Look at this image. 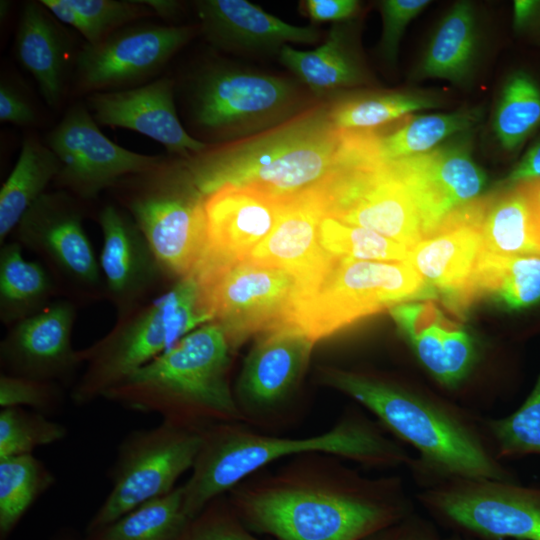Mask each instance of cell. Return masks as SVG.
Segmentation results:
<instances>
[{
  "label": "cell",
  "instance_id": "cell-11",
  "mask_svg": "<svg viewBox=\"0 0 540 540\" xmlns=\"http://www.w3.org/2000/svg\"><path fill=\"white\" fill-rule=\"evenodd\" d=\"M140 184L127 209L148 241L164 274L194 271L208 248L203 198L179 165L166 161L135 175Z\"/></svg>",
  "mask_w": 540,
  "mask_h": 540
},
{
  "label": "cell",
  "instance_id": "cell-22",
  "mask_svg": "<svg viewBox=\"0 0 540 540\" xmlns=\"http://www.w3.org/2000/svg\"><path fill=\"white\" fill-rule=\"evenodd\" d=\"M314 344L294 324L265 332L246 357L237 381L240 412L245 408L258 415L284 402L301 379Z\"/></svg>",
  "mask_w": 540,
  "mask_h": 540
},
{
  "label": "cell",
  "instance_id": "cell-18",
  "mask_svg": "<svg viewBox=\"0 0 540 540\" xmlns=\"http://www.w3.org/2000/svg\"><path fill=\"white\" fill-rule=\"evenodd\" d=\"M389 313L421 369L444 392L464 398L481 364L478 341L449 321L433 300L401 303Z\"/></svg>",
  "mask_w": 540,
  "mask_h": 540
},
{
  "label": "cell",
  "instance_id": "cell-43",
  "mask_svg": "<svg viewBox=\"0 0 540 540\" xmlns=\"http://www.w3.org/2000/svg\"><path fill=\"white\" fill-rule=\"evenodd\" d=\"M64 403L60 383L1 373L0 406L30 407L33 411L50 416Z\"/></svg>",
  "mask_w": 540,
  "mask_h": 540
},
{
  "label": "cell",
  "instance_id": "cell-1",
  "mask_svg": "<svg viewBox=\"0 0 540 540\" xmlns=\"http://www.w3.org/2000/svg\"><path fill=\"white\" fill-rule=\"evenodd\" d=\"M322 376L324 383L357 401L393 438L415 451L408 470L417 488L451 477L519 480L496 457L481 413L388 377L336 368Z\"/></svg>",
  "mask_w": 540,
  "mask_h": 540
},
{
  "label": "cell",
  "instance_id": "cell-28",
  "mask_svg": "<svg viewBox=\"0 0 540 540\" xmlns=\"http://www.w3.org/2000/svg\"><path fill=\"white\" fill-rule=\"evenodd\" d=\"M15 48L18 61L33 76L45 102L57 107L64 94L70 42L40 1L23 6Z\"/></svg>",
  "mask_w": 540,
  "mask_h": 540
},
{
  "label": "cell",
  "instance_id": "cell-53",
  "mask_svg": "<svg viewBox=\"0 0 540 540\" xmlns=\"http://www.w3.org/2000/svg\"><path fill=\"white\" fill-rule=\"evenodd\" d=\"M442 540H469L459 535L451 534L448 537H442Z\"/></svg>",
  "mask_w": 540,
  "mask_h": 540
},
{
  "label": "cell",
  "instance_id": "cell-12",
  "mask_svg": "<svg viewBox=\"0 0 540 540\" xmlns=\"http://www.w3.org/2000/svg\"><path fill=\"white\" fill-rule=\"evenodd\" d=\"M201 445V431L165 421L133 430L118 446L110 470L111 489L90 519L86 532L102 528L139 505L175 488L192 469Z\"/></svg>",
  "mask_w": 540,
  "mask_h": 540
},
{
  "label": "cell",
  "instance_id": "cell-26",
  "mask_svg": "<svg viewBox=\"0 0 540 540\" xmlns=\"http://www.w3.org/2000/svg\"><path fill=\"white\" fill-rule=\"evenodd\" d=\"M323 217L314 190L287 199L273 231L247 259L293 273L299 281L300 293L321 276L332 257L320 245Z\"/></svg>",
  "mask_w": 540,
  "mask_h": 540
},
{
  "label": "cell",
  "instance_id": "cell-52",
  "mask_svg": "<svg viewBox=\"0 0 540 540\" xmlns=\"http://www.w3.org/2000/svg\"><path fill=\"white\" fill-rule=\"evenodd\" d=\"M49 540H88L86 536L79 535L76 531L71 529H63L57 534L53 535Z\"/></svg>",
  "mask_w": 540,
  "mask_h": 540
},
{
  "label": "cell",
  "instance_id": "cell-51",
  "mask_svg": "<svg viewBox=\"0 0 540 540\" xmlns=\"http://www.w3.org/2000/svg\"><path fill=\"white\" fill-rule=\"evenodd\" d=\"M139 2L161 17L173 15L178 7V2L172 0H141Z\"/></svg>",
  "mask_w": 540,
  "mask_h": 540
},
{
  "label": "cell",
  "instance_id": "cell-39",
  "mask_svg": "<svg viewBox=\"0 0 540 540\" xmlns=\"http://www.w3.org/2000/svg\"><path fill=\"white\" fill-rule=\"evenodd\" d=\"M60 22L75 28L93 44L129 23L149 16L151 10L137 0H41Z\"/></svg>",
  "mask_w": 540,
  "mask_h": 540
},
{
  "label": "cell",
  "instance_id": "cell-47",
  "mask_svg": "<svg viewBox=\"0 0 540 540\" xmlns=\"http://www.w3.org/2000/svg\"><path fill=\"white\" fill-rule=\"evenodd\" d=\"M0 121L27 127L37 121L36 111L27 96L3 79L0 84Z\"/></svg>",
  "mask_w": 540,
  "mask_h": 540
},
{
  "label": "cell",
  "instance_id": "cell-33",
  "mask_svg": "<svg viewBox=\"0 0 540 540\" xmlns=\"http://www.w3.org/2000/svg\"><path fill=\"white\" fill-rule=\"evenodd\" d=\"M56 291L53 278L39 262L27 260L18 242L0 250V319L15 324L44 309Z\"/></svg>",
  "mask_w": 540,
  "mask_h": 540
},
{
  "label": "cell",
  "instance_id": "cell-31",
  "mask_svg": "<svg viewBox=\"0 0 540 540\" xmlns=\"http://www.w3.org/2000/svg\"><path fill=\"white\" fill-rule=\"evenodd\" d=\"M280 62L318 95L339 88L357 85L364 73L341 23L334 24L326 41L313 50H297L284 45L279 50Z\"/></svg>",
  "mask_w": 540,
  "mask_h": 540
},
{
  "label": "cell",
  "instance_id": "cell-16",
  "mask_svg": "<svg viewBox=\"0 0 540 540\" xmlns=\"http://www.w3.org/2000/svg\"><path fill=\"white\" fill-rule=\"evenodd\" d=\"M191 36L184 26H125L81 48L75 59L77 84L91 94L139 86L159 73Z\"/></svg>",
  "mask_w": 540,
  "mask_h": 540
},
{
  "label": "cell",
  "instance_id": "cell-29",
  "mask_svg": "<svg viewBox=\"0 0 540 540\" xmlns=\"http://www.w3.org/2000/svg\"><path fill=\"white\" fill-rule=\"evenodd\" d=\"M482 118L481 108L415 115L393 132L381 135L372 129L357 130V137L369 155L387 162L432 151L456 136L473 131Z\"/></svg>",
  "mask_w": 540,
  "mask_h": 540
},
{
  "label": "cell",
  "instance_id": "cell-14",
  "mask_svg": "<svg viewBox=\"0 0 540 540\" xmlns=\"http://www.w3.org/2000/svg\"><path fill=\"white\" fill-rule=\"evenodd\" d=\"M46 143L61 163L56 183L84 199L95 198L124 177L146 173L165 161L162 156L137 153L112 142L81 104L67 110Z\"/></svg>",
  "mask_w": 540,
  "mask_h": 540
},
{
  "label": "cell",
  "instance_id": "cell-23",
  "mask_svg": "<svg viewBox=\"0 0 540 540\" xmlns=\"http://www.w3.org/2000/svg\"><path fill=\"white\" fill-rule=\"evenodd\" d=\"M98 222L103 236L99 266L105 293L120 318L139 306L164 273L130 213L107 205L100 211Z\"/></svg>",
  "mask_w": 540,
  "mask_h": 540
},
{
  "label": "cell",
  "instance_id": "cell-5",
  "mask_svg": "<svg viewBox=\"0 0 540 540\" xmlns=\"http://www.w3.org/2000/svg\"><path fill=\"white\" fill-rule=\"evenodd\" d=\"M232 348L218 325L204 324L109 390L104 399L198 431L238 422L244 417L228 381Z\"/></svg>",
  "mask_w": 540,
  "mask_h": 540
},
{
  "label": "cell",
  "instance_id": "cell-21",
  "mask_svg": "<svg viewBox=\"0 0 540 540\" xmlns=\"http://www.w3.org/2000/svg\"><path fill=\"white\" fill-rule=\"evenodd\" d=\"M88 109L98 124L140 133L187 159L207 149L181 124L171 79L161 77L133 88L96 92L87 98Z\"/></svg>",
  "mask_w": 540,
  "mask_h": 540
},
{
  "label": "cell",
  "instance_id": "cell-15",
  "mask_svg": "<svg viewBox=\"0 0 540 540\" xmlns=\"http://www.w3.org/2000/svg\"><path fill=\"white\" fill-rule=\"evenodd\" d=\"M294 94L293 86L284 79L213 67L193 83L190 114L203 131L232 135L273 121L293 103Z\"/></svg>",
  "mask_w": 540,
  "mask_h": 540
},
{
  "label": "cell",
  "instance_id": "cell-4",
  "mask_svg": "<svg viewBox=\"0 0 540 540\" xmlns=\"http://www.w3.org/2000/svg\"><path fill=\"white\" fill-rule=\"evenodd\" d=\"M341 139L328 108H315L252 138L206 149L179 165L201 197L229 184L287 200L326 180L337 163Z\"/></svg>",
  "mask_w": 540,
  "mask_h": 540
},
{
  "label": "cell",
  "instance_id": "cell-30",
  "mask_svg": "<svg viewBox=\"0 0 540 540\" xmlns=\"http://www.w3.org/2000/svg\"><path fill=\"white\" fill-rule=\"evenodd\" d=\"M478 52V27L472 3H455L440 20L415 71L419 79L463 84L471 76Z\"/></svg>",
  "mask_w": 540,
  "mask_h": 540
},
{
  "label": "cell",
  "instance_id": "cell-2",
  "mask_svg": "<svg viewBox=\"0 0 540 540\" xmlns=\"http://www.w3.org/2000/svg\"><path fill=\"white\" fill-rule=\"evenodd\" d=\"M232 491L230 504L245 526L276 540H363L417 506L402 477L367 478L345 468L327 480L290 477Z\"/></svg>",
  "mask_w": 540,
  "mask_h": 540
},
{
  "label": "cell",
  "instance_id": "cell-7",
  "mask_svg": "<svg viewBox=\"0 0 540 540\" xmlns=\"http://www.w3.org/2000/svg\"><path fill=\"white\" fill-rule=\"evenodd\" d=\"M433 291L411 264L332 255L321 276L297 297L291 322L315 342L351 324Z\"/></svg>",
  "mask_w": 540,
  "mask_h": 540
},
{
  "label": "cell",
  "instance_id": "cell-24",
  "mask_svg": "<svg viewBox=\"0 0 540 540\" xmlns=\"http://www.w3.org/2000/svg\"><path fill=\"white\" fill-rule=\"evenodd\" d=\"M208 249L247 259L273 231L286 200L246 186L223 185L202 197Z\"/></svg>",
  "mask_w": 540,
  "mask_h": 540
},
{
  "label": "cell",
  "instance_id": "cell-50",
  "mask_svg": "<svg viewBox=\"0 0 540 540\" xmlns=\"http://www.w3.org/2000/svg\"><path fill=\"white\" fill-rule=\"evenodd\" d=\"M540 14V1L517 0L513 4V28L517 32L527 30Z\"/></svg>",
  "mask_w": 540,
  "mask_h": 540
},
{
  "label": "cell",
  "instance_id": "cell-34",
  "mask_svg": "<svg viewBox=\"0 0 540 540\" xmlns=\"http://www.w3.org/2000/svg\"><path fill=\"white\" fill-rule=\"evenodd\" d=\"M189 520L179 486L85 536L88 540H177Z\"/></svg>",
  "mask_w": 540,
  "mask_h": 540
},
{
  "label": "cell",
  "instance_id": "cell-35",
  "mask_svg": "<svg viewBox=\"0 0 540 540\" xmlns=\"http://www.w3.org/2000/svg\"><path fill=\"white\" fill-rule=\"evenodd\" d=\"M442 105V99L422 91H390L342 99L328 108L337 130H370L413 112Z\"/></svg>",
  "mask_w": 540,
  "mask_h": 540
},
{
  "label": "cell",
  "instance_id": "cell-10",
  "mask_svg": "<svg viewBox=\"0 0 540 540\" xmlns=\"http://www.w3.org/2000/svg\"><path fill=\"white\" fill-rule=\"evenodd\" d=\"M414 499L438 527L469 540H540V485L451 477Z\"/></svg>",
  "mask_w": 540,
  "mask_h": 540
},
{
  "label": "cell",
  "instance_id": "cell-38",
  "mask_svg": "<svg viewBox=\"0 0 540 540\" xmlns=\"http://www.w3.org/2000/svg\"><path fill=\"white\" fill-rule=\"evenodd\" d=\"M55 482L32 454L0 459V537L5 539L34 502Z\"/></svg>",
  "mask_w": 540,
  "mask_h": 540
},
{
  "label": "cell",
  "instance_id": "cell-37",
  "mask_svg": "<svg viewBox=\"0 0 540 540\" xmlns=\"http://www.w3.org/2000/svg\"><path fill=\"white\" fill-rule=\"evenodd\" d=\"M492 297L511 311L540 302V257L486 256L479 274V297Z\"/></svg>",
  "mask_w": 540,
  "mask_h": 540
},
{
  "label": "cell",
  "instance_id": "cell-48",
  "mask_svg": "<svg viewBox=\"0 0 540 540\" xmlns=\"http://www.w3.org/2000/svg\"><path fill=\"white\" fill-rule=\"evenodd\" d=\"M355 0H307L305 8L316 22H341L349 19L358 8Z\"/></svg>",
  "mask_w": 540,
  "mask_h": 540
},
{
  "label": "cell",
  "instance_id": "cell-27",
  "mask_svg": "<svg viewBox=\"0 0 540 540\" xmlns=\"http://www.w3.org/2000/svg\"><path fill=\"white\" fill-rule=\"evenodd\" d=\"M196 6L207 39L224 49H281L320 36L315 27L291 25L246 0H204Z\"/></svg>",
  "mask_w": 540,
  "mask_h": 540
},
{
  "label": "cell",
  "instance_id": "cell-49",
  "mask_svg": "<svg viewBox=\"0 0 540 540\" xmlns=\"http://www.w3.org/2000/svg\"><path fill=\"white\" fill-rule=\"evenodd\" d=\"M540 178V139L535 141L512 168L501 184Z\"/></svg>",
  "mask_w": 540,
  "mask_h": 540
},
{
  "label": "cell",
  "instance_id": "cell-8",
  "mask_svg": "<svg viewBox=\"0 0 540 540\" xmlns=\"http://www.w3.org/2000/svg\"><path fill=\"white\" fill-rule=\"evenodd\" d=\"M193 274L212 322L232 347L250 335L290 324L299 294L297 277L250 259H230L210 250Z\"/></svg>",
  "mask_w": 540,
  "mask_h": 540
},
{
  "label": "cell",
  "instance_id": "cell-40",
  "mask_svg": "<svg viewBox=\"0 0 540 540\" xmlns=\"http://www.w3.org/2000/svg\"><path fill=\"white\" fill-rule=\"evenodd\" d=\"M483 425L500 461L540 456V372L531 392L516 410L503 417L484 416Z\"/></svg>",
  "mask_w": 540,
  "mask_h": 540
},
{
  "label": "cell",
  "instance_id": "cell-20",
  "mask_svg": "<svg viewBox=\"0 0 540 540\" xmlns=\"http://www.w3.org/2000/svg\"><path fill=\"white\" fill-rule=\"evenodd\" d=\"M75 306L52 301L41 311L13 324L0 344L3 373L28 378L69 381L83 364L72 346Z\"/></svg>",
  "mask_w": 540,
  "mask_h": 540
},
{
  "label": "cell",
  "instance_id": "cell-45",
  "mask_svg": "<svg viewBox=\"0 0 540 540\" xmlns=\"http://www.w3.org/2000/svg\"><path fill=\"white\" fill-rule=\"evenodd\" d=\"M428 0H384L380 4L383 32L381 53L390 63L397 59L401 38L409 25L428 5Z\"/></svg>",
  "mask_w": 540,
  "mask_h": 540
},
{
  "label": "cell",
  "instance_id": "cell-9",
  "mask_svg": "<svg viewBox=\"0 0 540 540\" xmlns=\"http://www.w3.org/2000/svg\"><path fill=\"white\" fill-rule=\"evenodd\" d=\"M337 163L314 191L324 215L369 229L409 249L425 239L417 209L384 161L342 133Z\"/></svg>",
  "mask_w": 540,
  "mask_h": 540
},
{
  "label": "cell",
  "instance_id": "cell-46",
  "mask_svg": "<svg viewBox=\"0 0 540 540\" xmlns=\"http://www.w3.org/2000/svg\"><path fill=\"white\" fill-rule=\"evenodd\" d=\"M439 527L417 510L403 520L363 540H442Z\"/></svg>",
  "mask_w": 540,
  "mask_h": 540
},
{
  "label": "cell",
  "instance_id": "cell-36",
  "mask_svg": "<svg viewBox=\"0 0 540 540\" xmlns=\"http://www.w3.org/2000/svg\"><path fill=\"white\" fill-rule=\"evenodd\" d=\"M540 127V86L526 71L509 75L498 96L492 129L500 146L518 150Z\"/></svg>",
  "mask_w": 540,
  "mask_h": 540
},
{
  "label": "cell",
  "instance_id": "cell-3",
  "mask_svg": "<svg viewBox=\"0 0 540 540\" xmlns=\"http://www.w3.org/2000/svg\"><path fill=\"white\" fill-rule=\"evenodd\" d=\"M236 423H217L201 431L191 476L182 485L189 519L251 473L286 456L322 452L375 468H408L413 459L406 446L360 413H349L320 435L299 439L255 434Z\"/></svg>",
  "mask_w": 540,
  "mask_h": 540
},
{
  "label": "cell",
  "instance_id": "cell-17",
  "mask_svg": "<svg viewBox=\"0 0 540 540\" xmlns=\"http://www.w3.org/2000/svg\"><path fill=\"white\" fill-rule=\"evenodd\" d=\"M16 231L19 243L41 256L69 284L88 293L105 291L81 210L69 194H43L22 217Z\"/></svg>",
  "mask_w": 540,
  "mask_h": 540
},
{
  "label": "cell",
  "instance_id": "cell-19",
  "mask_svg": "<svg viewBox=\"0 0 540 540\" xmlns=\"http://www.w3.org/2000/svg\"><path fill=\"white\" fill-rule=\"evenodd\" d=\"M486 255L478 227L460 212L409 249L407 262L454 313L479 300V273Z\"/></svg>",
  "mask_w": 540,
  "mask_h": 540
},
{
  "label": "cell",
  "instance_id": "cell-32",
  "mask_svg": "<svg viewBox=\"0 0 540 540\" xmlns=\"http://www.w3.org/2000/svg\"><path fill=\"white\" fill-rule=\"evenodd\" d=\"M61 163L54 152L34 137L26 138L18 159L0 189V243L18 226L30 207L55 180Z\"/></svg>",
  "mask_w": 540,
  "mask_h": 540
},
{
  "label": "cell",
  "instance_id": "cell-6",
  "mask_svg": "<svg viewBox=\"0 0 540 540\" xmlns=\"http://www.w3.org/2000/svg\"><path fill=\"white\" fill-rule=\"evenodd\" d=\"M110 333L81 350L84 372L71 398L89 404L198 327L212 322L193 274L145 306L120 317Z\"/></svg>",
  "mask_w": 540,
  "mask_h": 540
},
{
  "label": "cell",
  "instance_id": "cell-42",
  "mask_svg": "<svg viewBox=\"0 0 540 540\" xmlns=\"http://www.w3.org/2000/svg\"><path fill=\"white\" fill-rule=\"evenodd\" d=\"M67 428L48 416L23 407L2 408L0 412V459L32 454L33 450L59 442Z\"/></svg>",
  "mask_w": 540,
  "mask_h": 540
},
{
  "label": "cell",
  "instance_id": "cell-13",
  "mask_svg": "<svg viewBox=\"0 0 540 540\" xmlns=\"http://www.w3.org/2000/svg\"><path fill=\"white\" fill-rule=\"evenodd\" d=\"M472 132L427 153L385 162L410 195L425 238L483 196L487 177L474 160Z\"/></svg>",
  "mask_w": 540,
  "mask_h": 540
},
{
  "label": "cell",
  "instance_id": "cell-44",
  "mask_svg": "<svg viewBox=\"0 0 540 540\" xmlns=\"http://www.w3.org/2000/svg\"><path fill=\"white\" fill-rule=\"evenodd\" d=\"M177 540H260L245 526L230 503L217 498L189 520Z\"/></svg>",
  "mask_w": 540,
  "mask_h": 540
},
{
  "label": "cell",
  "instance_id": "cell-41",
  "mask_svg": "<svg viewBox=\"0 0 540 540\" xmlns=\"http://www.w3.org/2000/svg\"><path fill=\"white\" fill-rule=\"evenodd\" d=\"M319 240L328 253L361 261L404 262L409 255L403 244L326 216L320 223Z\"/></svg>",
  "mask_w": 540,
  "mask_h": 540
},
{
  "label": "cell",
  "instance_id": "cell-25",
  "mask_svg": "<svg viewBox=\"0 0 540 540\" xmlns=\"http://www.w3.org/2000/svg\"><path fill=\"white\" fill-rule=\"evenodd\" d=\"M460 213L478 227L488 254L540 257V178L502 184Z\"/></svg>",
  "mask_w": 540,
  "mask_h": 540
}]
</instances>
